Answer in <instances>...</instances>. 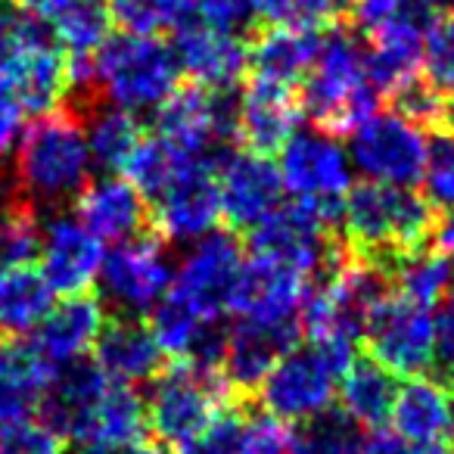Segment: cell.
Instances as JSON below:
<instances>
[{
  "label": "cell",
  "mask_w": 454,
  "mask_h": 454,
  "mask_svg": "<svg viewBox=\"0 0 454 454\" xmlns=\"http://www.w3.org/2000/svg\"><path fill=\"white\" fill-rule=\"evenodd\" d=\"M90 177L94 159L78 109H51L22 128L10 171L13 196L20 202L35 212H59L78 200Z\"/></svg>",
  "instance_id": "1"
},
{
  "label": "cell",
  "mask_w": 454,
  "mask_h": 454,
  "mask_svg": "<svg viewBox=\"0 0 454 454\" xmlns=\"http://www.w3.org/2000/svg\"><path fill=\"white\" fill-rule=\"evenodd\" d=\"M383 97L364 69V44L358 32L333 26L321 35V47L309 75L299 84V106L311 128L327 134H352L380 109Z\"/></svg>",
  "instance_id": "2"
},
{
  "label": "cell",
  "mask_w": 454,
  "mask_h": 454,
  "mask_svg": "<svg viewBox=\"0 0 454 454\" xmlns=\"http://www.w3.org/2000/svg\"><path fill=\"white\" fill-rule=\"evenodd\" d=\"M433 206L414 187L358 181L342 202L340 237L348 253L380 262L389 271L392 259L427 247Z\"/></svg>",
  "instance_id": "3"
},
{
  "label": "cell",
  "mask_w": 454,
  "mask_h": 454,
  "mask_svg": "<svg viewBox=\"0 0 454 454\" xmlns=\"http://www.w3.org/2000/svg\"><path fill=\"white\" fill-rule=\"evenodd\" d=\"M184 72L177 53L162 35H109L94 53L97 103H109L131 115L156 113L177 90Z\"/></svg>",
  "instance_id": "4"
},
{
  "label": "cell",
  "mask_w": 454,
  "mask_h": 454,
  "mask_svg": "<svg viewBox=\"0 0 454 454\" xmlns=\"http://www.w3.org/2000/svg\"><path fill=\"white\" fill-rule=\"evenodd\" d=\"M234 389L227 386L224 373L190 361H171L159 377L150 380L144 395L146 429L165 448H187L208 429V423L231 408Z\"/></svg>",
  "instance_id": "5"
},
{
  "label": "cell",
  "mask_w": 454,
  "mask_h": 454,
  "mask_svg": "<svg viewBox=\"0 0 454 454\" xmlns=\"http://www.w3.org/2000/svg\"><path fill=\"white\" fill-rule=\"evenodd\" d=\"M278 153L284 193L317 215L327 227L340 231L342 202L355 184V168L348 150L336 140V134H327L321 128H299Z\"/></svg>",
  "instance_id": "6"
},
{
  "label": "cell",
  "mask_w": 454,
  "mask_h": 454,
  "mask_svg": "<svg viewBox=\"0 0 454 454\" xmlns=\"http://www.w3.org/2000/svg\"><path fill=\"white\" fill-rule=\"evenodd\" d=\"M346 367V361L333 352L302 340L268 371L255 395L265 414L299 427L333 408Z\"/></svg>",
  "instance_id": "7"
},
{
  "label": "cell",
  "mask_w": 454,
  "mask_h": 454,
  "mask_svg": "<svg viewBox=\"0 0 454 454\" xmlns=\"http://www.w3.org/2000/svg\"><path fill=\"white\" fill-rule=\"evenodd\" d=\"M175 280V259L168 243L156 234H140L134 240L115 243L103 255L97 290L106 311L121 317H150V311L165 299Z\"/></svg>",
  "instance_id": "8"
},
{
  "label": "cell",
  "mask_w": 454,
  "mask_h": 454,
  "mask_svg": "<svg viewBox=\"0 0 454 454\" xmlns=\"http://www.w3.org/2000/svg\"><path fill=\"white\" fill-rule=\"evenodd\" d=\"M249 255L271 259L293 271L305 274L309 280H321L348 255L340 231L324 224L317 215L302 208L299 202H284L259 227L247 234Z\"/></svg>",
  "instance_id": "9"
},
{
  "label": "cell",
  "mask_w": 454,
  "mask_h": 454,
  "mask_svg": "<svg viewBox=\"0 0 454 454\" xmlns=\"http://www.w3.org/2000/svg\"><path fill=\"white\" fill-rule=\"evenodd\" d=\"M427 131L395 109H377L348 134V159L364 181L417 187L427 165Z\"/></svg>",
  "instance_id": "10"
},
{
  "label": "cell",
  "mask_w": 454,
  "mask_h": 454,
  "mask_svg": "<svg viewBox=\"0 0 454 454\" xmlns=\"http://www.w3.org/2000/svg\"><path fill=\"white\" fill-rule=\"evenodd\" d=\"M221 156L187 159L177 168V175L162 187V193L150 200V227L162 243H168V247H190V243L218 231Z\"/></svg>",
  "instance_id": "11"
},
{
  "label": "cell",
  "mask_w": 454,
  "mask_h": 454,
  "mask_svg": "<svg viewBox=\"0 0 454 454\" xmlns=\"http://www.w3.org/2000/svg\"><path fill=\"white\" fill-rule=\"evenodd\" d=\"M0 84L13 94L26 115H44L59 109L69 97L66 53L59 51L51 26L26 13L16 51L0 69Z\"/></svg>",
  "instance_id": "12"
},
{
  "label": "cell",
  "mask_w": 454,
  "mask_h": 454,
  "mask_svg": "<svg viewBox=\"0 0 454 454\" xmlns=\"http://www.w3.org/2000/svg\"><path fill=\"white\" fill-rule=\"evenodd\" d=\"M361 340L367 355L395 377H423L433 371V309L411 302L398 293L373 309Z\"/></svg>",
  "instance_id": "13"
},
{
  "label": "cell",
  "mask_w": 454,
  "mask_h": 454,
  "mask_svg": "<svg viewBox=\"0 0 454 454\" xmlns=\"http://www.w3.org/2000/svg\"><path fill=\"white\" fill-rule=\"evenodd\" d=\"M247 262V249L231 231H212L190 243L184 259L175 265L171 296L181 299L202 317H224L237 274Z\"/></svg>",
  "instance_id": "14"
},
{
  "label": "cell",
  "mask_w": 454,
  "mask_h": 454,
  "mask_svg": "<svg viewBox=\"0 0 454 454\" xmlns=\"http://www.w3.org/2000/svg\"><path fill=\"white\" fill-rule=\"evenodd\" d=\"M106 243L82 224L72 208L47 212L41 224V278L53 290V296H84L90 286H97Z\"/></svg>",
  "instance_id": "15"
},
{
  "label": "cell",
  "mask_w": 454,
  "mask_h": 454,
  "mask_svg": "<svg viewBox=\"0 0 454 454\" xmlns=\"http://www.w3.org/2000/svg\"><path fill=\"white\" fill-rule=\"evenodd\" d=\"M221 218L231 234H249L284 206V181L278 162L253 150H227L218 162Z\"/></svg>",
  "instance_id": "16"
},
{
  "label": "cell",
  "mask_w": 454,
  "mask_h": 454,
  "mask_svg": "<svg viewBox=\"0 0 454 454\" xmlns=\"http://www.w3.org/2000/svg\"><path fill=\"white\" fill-rule=\"evenodd\" d=\"M171 47L177 53L181 72L193 84L208 90H234L247 82L249 38L221 32L206 22L187 20L171 32Z\"/></svg>",
  "instance_id": "17"
},
{
  "label": "cell",
  "mask_w": 454,
  "mask_h": 454,
  "mask_svg": "<svg viewBox=\"0 0 454 454\" xmlns=\"http://www.w3.org/2000/svg\"><path fill=\"white\" fill-rule=\"evenodd\" d=\"M299 342H302V321L237 317L234 324H227L221 373H224L227 386L234 389V395H249V392L259 389L268 371Z\"/></svg>",
  "instance_id": "18"
},
{
  "label": "cell",
  "mask_w": 454,
  "mask_h": 454,
  "mask_svg": "<svg viewBox=\"0 0 454 454\" xmlns=\"http://www.w3.org/2000/svg\"><path fill=\"white\" fill-rule=\"evenodd\" d=\"M315 280L278 265L271 259L247 255L237 274L227 311L249 321H302V305Z\"/></svg>",
  "instance_id": "19"
},
{
  "label": "cell",
  "mask_w": 454,
  "mask_h": 454,
  "mask_svg": "<svg viewBox=\"0 0 454 454\" xmlns=\"http://www.w3.org/2000/svg\"><path fill=\"white\" fill-rule=\"evenodd\" d=\"M302 119L299 88L249 75L237 90V144H243V150L271 156L302 128Z\"/></svg>",
  "instance_id": "20"
},
{
  "label": "cell",
  "mask_w": 454,
  "mask_h": 454,
  "mask_svg": "<svg viewBox=\"0 0 454 454\" xmlns=\"http://www.w3.org/2000/svg\"><path fill=\"white\" fill-rule=\"evenodd\" d=\"M75 215L103 243L134 240L150 227V202L125 175L90 177L75 200Z\"/></svg>",
  "instance_id": "21"
},
{
  "label": "cell",
  "mask_w": 454,
  "mask_h": 454,
  "mask_svg": "<svg viewBox=\"0 0 454 454\" xmlns=\"http://www.w3.org/2000/svg\"><path fill=\"white\" fill-rule=\"evenodd\" d=\"M109 311L97 296H66L63 302H53L44 321L26 336L28 346L53 367L82 361L94 352V342L106 324Z\"/></svg>",
  "instance_id": "22"
},
{
  "label": "cell",
  "mask_w": 454,
  "mask_h": 454,
  "mask_svg": "<svg viewBox=\"0 0 454 454\" xmlns=\"http://www.w3.org/2000/svg\"><path fill=\"white\" fill-rule=\"evenodd\" d=\"M392 433L408 445L451 442L454 429V386L442 383L433 373L408 377L395 392L389 411Z\"/></svg>",
  "instance_id": "23"
},
{
  "label": "cell",
  "mask_w": 454,
  "mask_h": 454,
  "mask_svg": "<svg viewBox=\"0 0 454 454\" xmlns=\"http://www.w3.org/2000/svg\"><path fill=\"white\" fill-rule=\"evenodd\" d=\"M94 364L119 383L140 386L162 373L165 352L144 317L109 315L94 342Z\"/></svg>",
  "instance_id": "24"
},
{
  "label": "cell",
  "mask_w": 454,
  "mask_h": 454,
  "mask_svg": "<svg viewBox=\"0 0 454 454\" xmlns=\"http://www.w3.org/2000/svg\"><path fill=\"white\" fill-rule=\"evenodd\" d=\"M321 35L324 32H317V28L293 26L255 28L253 41H249V72H253V78L299 88L317 57Z\"/></svg>",
  "instance_id": "25"
},
{
  "label": "cell",
  "mask_w": 454,
  "mask_h": 454,
  "mask_svg": "<svg viewBox=\"0 0 454 454\" xmlns=\"http://www.w3.org/2000/svg\"><path fill=\"white\" fill-rule=\"evenodd\" d=\"M146 408L144 395L134 386L109 380L103 395L94 402L88 417L82 420L78 433L69 445L75 448H115L146 439Z\"/></svg>",
  "instance_id": "26"
},
{
  "label": "cell",
  "mask_w": 454,
  "mask_h": 454,
  "mask_svg": "<svg viewBox=\"0 0 454 454\" xmlns=\"http://www.w3.org/2000/svg\"><path fill=\"white\" fill-rule=\"evenodd\" d=\"M427 26H392L371 35L364 44V69L380 97H395L423 75Z\"/></svg>",
  "instance_id": "27"
},
{
  "label": "cell",
  "mask_w": 454,
  "mask_h": 454,
  "mask_svg": "<svg viewBox=\"0 0 454 454\" xmlns=\"http://www.w3.org/2000/svg\"><path fill=\"white\" fill-rule=\"evenodd\" d=\"M57 367L47 364L28 340L4 342L0 348V429H10L38 414L41 395Z\"/></svg>",
  "instance_id": "28"
},
{
  "label": "cell",
  "mask_w": 454,
  "mask_h": 454,
  "mask_svg": "<svg viewBox=\"0 0 454 454\" xmlns=\"http://www.w3.org/2000/svg\"><path fill=\"white\" fill-rule=\"evenodd\" d=\"M395 373L386 371L371 355H355V361L346 367L340 380V408L361 423L364 429H383L389 420L392 402H395Z\"/></svg>",
  "instance_id": "29"
},
{
  "label": "cell",
  "mask_w": 454,
  "mask_h": 454,
  "mask_svg": "<svg viewBox=\"0 0 454 454\" xmlns=\"http://www.w3.org/2000/svg\"><path fill=\"white\" fill-rule=\"evenodd\" d=\"M78 115L84 121L94 168H100L103 175H119L131 159V153L137 150V144L144 140L140 119L125 113V109L109 106V103H90V106L78 109Z\"/></svg>",
  "instance_id": "30"
},
{
  "label": "cell",
  "mask_w": 454,
  "mask_h": 454,
  "mask_svg": "<svg viewBox=\"0 0 454 454\" xmlns=\"http://www.w3.org/2000/svg\"><path fill=\"white\" fill-rule=\"evenodd\" d=\"M53 309V290L38 268H10L0 271V333L26 340L35 333L47 311Z\"/></svg>",
  "instance_id": "31"
},
{
  "label": "cell",
  "mask_w": 454,
  "mask_h": 454,
  "mask_svg": "<svg viewBox=\"0 0 454 454\" xmlns=\"http://www.w3.org/2000/svg\"><path fill=\"white\" fill-rule=\"evenodd\" d=\"M389 278H392V290L398 296L411 299L417 305H427V309H435L454 284V262L433 253V249L420 247L392 259Z\"/></svg>",
  "instance_id": "32"
},
{
  "label": "cell",
  "mask_w": 454,
  "mask_h": 454,
  "mask_svg": "<svg viewBox=\"0 0 454 454\" xmlns=\"http://www.w3.org/2000/svg\"><path fill=\"white\" fill-rule=\"evenodd\" d=\"M109 28H113V13L106 0H75L51 22L53 38L66 57H94L103 41L113 35Z\"/></svg>",
  "instance_id": "33"
},
{
  "label": "cell",
  "mask_w": 454,
  "mask_h": 454,
  "mask_svg": "<svg viewBox=\"0 0 454 454\" xmlns=\"http://www.w3.org/2000/svg\"><path fill=\"white\" fill-rule=\"evenodd\" d=\"M38 249H41L38 212L13 196L7 206H0V271L32 265L38 259Z\"/></svg>",
  "instance_id": "34"
},
{
  "label": "cell",
  "mask_w": 454,
  "mask_h": 454,
  "mask_svg": "<svg viewBox=\"0 0 454 454\" xmlns=\"http://www.w3.org/2000/svg\"><path fill=\"white\" fill-rule=\"evenodd\" d=\"M187 159L190 156L175 153L165 140H159L156 134H144V140H140L137 150L131 153V159H128V165L121 168V175H125L128 181L140 190V196L150 202L153 196L162 193V187L177 175V168H181Z\"/></svg>",
  "instance_id": "35"
},
{
  "label": "cell",
  "mask_w": 454,
  "mask_h": 454,
  "mask_svg": "<svg viewBox=\"0 0 454 454\" xmlns=\"http://www.w3.org/2000/svg\"><path fill=\"white\" fill-rule=\"evenodd\" d=\"M296 433L305 454H358L367 429L355 423L342 408H330L311 417L309 423H299Z\"/></svg>",
  "instance_id": "36"
},
{
  "label": "cell",
  "mask_w": 454,
  "mask_h": 454,
  "mask_svg": "<svg viewBox=\"0 0 454 454\" xmlns=\"http://www.w3.org/2000/svg\"><path fill=\"white\" fill-rule=\"evenodd\" d=\"M106 7L113 20L134 35L175 32L190 16V0H106Z\"/></svg>",
  "instance_id": "37"
},
{
  "label": "cell",
  "mask_w": 454,
  "mask_h": 454,
  "mask_svg": "<svg viewBox=\"0 0 454 454\" xmlns=\"http://www.w3.org/2000/svg\"><path fill=\"white\" fill-rule=\"evenodd\" d=\"M417 187L433 212H454V128L433 131L427 144V165Z\"/></svg>",
  "instance_id": "38"
},
{
  "label": "cell",
  "mask_w": 454,
  "mask_h": 454,
  "mask_svg": "<svg viewBox=\"0 0 454 454\" xmlns=\"http://www.w3.org/2000/svg\"><path fill=\"white\" fill-rule=\"evenodd\" d=\"M355 32L371 38L392 26H433L435 13L429 0H355L352 4Z\"/></svg>",
  "instance_id": "39"
},
{
  "label": "cell",
  "mask_w": 454,
  "mask_h": 454,
  "mask_svg": "<svg viewBox=\"0 0 454 454\" xmlns=\"http://www.w3.org/2000/svg\"><path fill=\"white\" fill-rule=\"evenodd\" d=\"M355 0H259V13L271 26L333 28L352 13Z\"/></svg>",
  "instance_id": "40"
},
{
  "label": "cell",
  "mask_w": 454,
  "mask_h": 454,
  "mask_svg": "<svg viewBox=\"0 0 454 454\" xmlns=\"http://www.w3.org/2000/svg\"><path fill=\"white\" fill-rule=\"evenodd\" d=\"M423 78L445 100L448 106L445 128H454V16L429 26L427 51H423Z\"/></svg>",
  "instance_id": "41"
},
{
  "label": "cell",
  "mask_w": 454,
  "mask_h": 454,
  "mask_svg": "<svg viewBox=\"0 0 454 454\" xmlns=\"http://www.w3.org/2000/svg\"><path fill=\"white\" fill-rule=\"evenodd\" d=\"M184 454H255L249 414L240 408H224L193 445L184 448Z\"/></svg>",
  "instance_id": "42"
},
{
  "label": "cell",
  "mask_w": 454,
  "mask_h": 454,
  "mask_svg": "<svg viewBox=\"0 0 454 454\" xmlns=\"http://www.w3.org/2000/svg\"><path fill=\"white\" fill-rule=\"evenodd\" d=\"M190 16L240 38L255 32L262 22L259 0H190Z\"/></svg>",
  "instance_id": "43"
},
{
  "label": "cell",
  "mask_w": 454,
  "mask_h": 454,
  "mask_svg": "<svg viewBox=\"0 0 454 454\" xmlns=\"http://www.w3.org/2000/svg\"><path fill=\"white\" fill-rule=\"evenodd\" d=\"M0 454H72L51 427L32 417L10 429H0Z\"/></svg>",
  "instance_id": "44"
},
{
  "label": "cell",
  "mask_w": 454,
  "mask_h": 454,
  "mask_svg": "<svg viewBox=\"0 0 454 454\" xmlns=\"http://www.w3.org/2000/svg\"><path fill=\"white\" fill-rule=\"evenodd\" d=\"M435 324V340H433V377L442 383L454 386V284L451 290L442 296V302L433 311Z\"/></svg>",
  "instance_id": "45"
},
{
  "label": "cell",
  "mask_w": 454,
  "mask_h": 454,
  "mask_svg": "<svg viewBox=\"0 0 454 454\" xmlns=\"http://www.w3.org/2000/svg\"><path fill=\"white\" fill-rule=\"evenodd\" d=\"M22 128H26V109L0 84V159H7L16 150V144L22 137Z\"/></svg>",
  "instance_id": "46"
},
{
  "label": "cell",
  "mask_w": 454,
  "mask_h": 454,
  "mask_svg": "<svg viewBox=\"0 0 454 454\" xmlns=\"http://www.w3.org/2000/svg\"><path fill=\"white\" fill-rule=\"evenodd\" d=\"M22 22H26V10L16 0H0V69L20 44Z\"/></svg>",
  "instance_id": "47"
},
{
  "label": "cell",
  "mask_w": 454,
  "mask_h": 454,
  "mask_svg": "<svg viewBox=\"0 0 454 454\" xmlns=\"http://www.w3.org/2000/svg\"><path fill=\"white\" fill-rule=\"evenodd\" d=\"M427 249L454 262V212H435L433 227L427 234Z\"/></svg>",
  "instance_id": "48"
},
{
  "label": "cell",
  "mask_w": 454,
  "mask_h": 454,
  "mask_svg": "<svg viewBox=\"0 0 454 454\" xmlns=\"http://www.w3.org/2000/svg\"><path fill=\"white\" fill-rule=\"evenodd\" d=\"M408 451V442L398 439L392 429H371L364 435V445L358 454H404Z\"/></svg>",
  "instance_id": "49"
},
{
  "label": "cell",
  "mask_w": 454,
  "mask_h": 454,
  "mask_svg": "<svg viewBox=\"0 0 454 454\" xmlns=\"http://www.w3.org/2000/svg\"><path fill=\"white\" fill-rule=\"evenodd\" d=\"M26 13H32L35 20H41V22H47L51 26L53 20H57L59 13H66V10L75 4V0H16Z\"/></svg>",
  "instance_id": "50"
},
{
  "label": "cell",
  "mask_w": 454,
  "mask_h": 454,
  "mask_svg": "<svg viewBox=\"0 0 454 454\" xmlns=\"http://www.w3.org/2000/svg\"><path fill=\"white\" fill-rule=\"evenodd\" d=\"M75 454H165V451L144 439V442H131V445H115V448H75Z\"/></svg>",
  "instance_id": "51"
},
{
  "label": "cell",
  "mask_w": 454,
  "mask_h": 454,
  "mask_svg": "<svg viewBox=\"0 0 454 454\" xmlns=\"http://www.w3.org/2000/svg\"><path fill=\"white\" fill-rule=\"evenodd\" d=\"M404 454H454V442H429V445H408Z\"/></svg>",
  "instance_id": "52"
},
{
  "label": "cell",
  "mask_w": 454,
  "mask_h": 454,
  "mask_svg": "<svg viewBox=\"0 0 454 454\" xmlns=\"http://www.w3.org/2000/svg\"><path fill=\"white\" fill-rule=\"evenodd\" d=\"M429 7H433V13L442 16V20H451L454 16V0H429Z\"/></svg>",
  "instance_id": "53"
},
{
  "label": "cell",
  "mask_w": 454,
  "mask_h": 454,
  "mask_svg": "<svg viewBox=\"0 0 454 454\" xmlns=\"http://www.w3.org/2000/svg\"><path fill=\"white\" fill-rule=\"evenodd\" d=\"M10 200H13V184H10L7 171H0V206H7Z\"/></svg>",
  "instance_id": "54"
},
{
  "label": "cell",
  "mask_w": 454,
  "mask_h": 454,
  "mask_svg": "<svg viewBox=\"0 0 454 454\" xmlns=\"http://www.w3.org/2000/svg\"><path fill=\"white\" fill-rule=\"evenodd\" d=\"M0 348H4V333H0Z\"/></svg>",
  "instance_id": "55"
}]
</instances>
